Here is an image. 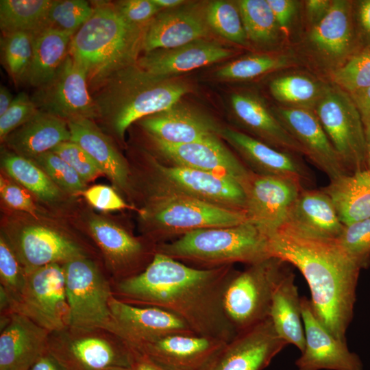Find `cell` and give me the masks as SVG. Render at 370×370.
Returning <instances> with one entry per match:
<instances>
[{"mask_svg":"<svg viewBox=\"0 0 370 370\" xmlns=\"http://www.w3.org/2000/svg\"><path fill=\"white\" fill-rule=\"evenodd\" d=\"M231 265L195 268L156 251L140 273L112 282L113 295L126 303L164 309L199 336L229 342L238 334L224 309Z\"/></svg>","mask_w":370,"mask_h":370,"instance_id":"6da1fadb","label":"cell"},{"mask_svg":"<svg viewBox=\"0 0 370 370\" xmlns=\"http://www.w3.org/2000/svg\"><path fill=\"white\" fill-rule=\"evenodd\" d=\"M267 238L270 256L294 266L304 275L318 319L334 337L346 341L362 269L336 239L306 236L283 227Z\"/></svg>","mask_w":370,"mask_h":370,"instance_id":"7a4b0ae2","label":"cell"},{"mask_svg":"<svg viewBox=\"0 0 370 370\" xmlns=\"http://www.w3.org/2000/svg\"><path fill=\"white\" fill-rule=\"evenodd\" d=\"M92 4V16L73 34L69 50L86 73L90 90L112 73L136 63L148 25L129 23L112 3Z\"/></svg>","mask_w":370,"mask_h":370,"instance_id":"3957f363","label":"cell"},{"mask_svg":"<svg viewBox=\"0 0 370 370\" xmlns=\"http://www.w3.org/2000/svg\"><path fill=\"white\" fill-rule=\"evenodd\" d=\"M188 91L184 83L147 76L134 63L110 75L91 95L97 118L123 138L134 122L171 108Z\"/></svg>","mask_w":370,"mask_h":370,"instance_id":"277c9868","label":"cell"},{"mask_svg":"<svg viewBox=\"0 0 370 370\" xmlns=\"http://www.w3.org/2000/svg\"><path fill=\"white\" fill-rule=\"evenodd\" d=\"M156 251L212 268L234 262L251 264L271 256L267 236L248 221L233 226L190 231L158 246Z\"/></svg>","mask_w":370,"mask_h":370,"instance_id":"5b68a950","label":"cell"},{"mask_svg":"<svg viewBox=\"0 0 370 370\" xmlns=\"http://www.w3.org/2000/svg\"><path fill=\"white\" fill-rule=\"evenodd\" d=\"M288 264L270 256L234 272L225 291L223 306L238 332L269 317L273 290Z\"/></svg>","mask_w":370,"mask_h":370,"instance_id":"8992f818","label":"cell"},{"mask_svg":"<svg viewBox=\"0 0 370 370\" xmlns=\"http://www.w3.org/2000/svg\"><path fill=\"white\" fill-rule=\"evenodd\" d=\"M69 327L79 330H103L112 334L113 319L109 301L113 295L112 283L88 257L78 258L62 264Z\"/></svg>","mask_w":370,"mask_h":370,"instance_id":"52a82bcc","label":"cell"},{"mask_svg":"<svg viewBox=\"0 0 370 370\" xmlns=\"http://www.w3.org/2000/svg\"><path fill=\"white\" fill-rule=\"evenodd\" d=\"M48 351L66 370H103L132 367L136 353L123 340L103 330L71 328L50 333Z\"/></svg>","mask_w":370,"mask_h":370,"instance_id":"ba28073f","label":"cell"},{"mask_svg":"<svg viewBox=\"0 0 370 370\" xmlns=\"http://www.w3.org/2000/svg\"><path fill=\"white\" fill-rule=\"evenodd\" d=\"M314 111L348 172L367 169L365 126L349 95L326 87Z\"/></svg>","mask_w":370,"mask_h":370,"instance_id":"9c48e42d","label":"cell"},{"mask_svg":"<svg viewBox=\"0 0 370 370\" xmlns=\"http://www.w3.org/2000/svg\"><path fill=\"white\" fill-rule=\"evenodd\" d=\"M25 272L23 288L10 313L23 314L51 333L68 327L70 312L62 264H49Z\"/></svg>","mask_w":370,"mask_h":370,"instance_id":"30bf717a","label":"cell"},{"mask_svg":"<svg viewBox=\"0 0 370 370\" xmlns=\"http://www.w3.org/2000/svg\"><path fill=\"white\" fill-rule=\"evenodd\" d=\"M150 213L156 225L168 234L233 226L248 221L245 211L217 205L174 190L158 197Z\"/></svg>","mask_w":370,"mask_h":370,"instance_id":"8fae6325","label":"cell"},{"mask_svg":"<svg viewBox=\"0 0 370 370\" xmlns=\"http://www.w3.org/2000/svg\"><path fill=\"white\" fill-rule=\"evenodd\" d=\"M86 74L68 54L54 77L31 97L39 111L69 121L97 118Z\"/></svg>","mask_w":370,"mask_h":370,"instance_id":"7c38bea8","label":"cell"},{"mask_svg":"<svg viewBox=\"0 0 370 370\" xmlns=\"http://www.w3.org/2000/svg\"><path fill=\"white\" fill-rule=\"evenodd\" d=\"M241 184L246 197L247 220L267 236L282 226L291 206L304 188L296 180L251 170Z\"/></svg>","mask_w":370,"mask_h":370,"instance_id":"4fadbf2b","label":"cell"},{"mask_svg":"<svg viewBox=\"0 0 370 370\" xmlns=\"http://www.w3.org/2000/svg\"><path fill=\"white\" fill-rule=\"evenodd\" d=\"M113 319L112 334L136 353L145 344L176 334H195L177 315L153 306L132 305L114 295L109 301Z\"/></svg>","mask_w":370,"mask_h":370,"instance_id":"5bb4252c","label":"cell"},{"mask_svg":"<svg viewBox=\"0 0 370 370\" xmlns=\"http://www.w3.org/2000/svg\"><path fill=\"white\" fill-rule=\"evenodd\" d=\"M305 347L296 360L298 370H362L359 356L346 341L334 337L314 313L310 300L301 298Z\"/></svg>","mask_w":370,"mask_h":370,"instance_id":"9a60e30c","label":"cell"},{"mask_svg":"<svg viewBox=\"0 0 370 370\" xmlns=\"http://www.w3.org/2000/svg\"><path fill=\"white\" fill-rule=\"evenodd\" d=\"M227 343L197 334H176L145 344L136 353L165 370H209Z\"/></svg>","mask_w":370,"mask_h":370,"instance_id":"2e32d148","label":"cell"},{"mask_svg":"<svg viewBox=\"0 0 370 370\" xmlns=\"http://www.w3.org/2000/svg\"><path fill=\"white\" fill-rule=\"evenodd\" d=\"M25 270L47 264H63L88 257L86 249L75 240L53 228L27 225L5 236Z\"/></svg>","mask_w":370,"mask_h":370,"instance_id":"e0dca14e","label":"cell"},{"mask_svg":"<svg viewBox=\"0 0 370 370\" xmlns=\"http://www.w3.org/2000/svg\"><path fill=\"white\" fill-rule=\"evenodd\" d=\"M274 114L301 147L304 155L330 180L349 173L313 110L281 107Z\"/></svg>","mask_w":370,"mask_h":370,"instance_id":"ac0fdd59","label":"cell"},{"mask_svg":"<svg viewBox=\"0 0 370 370\" xmlns=\"http://www.w3.org/2000/svg\"><path fill=\"white\" fill-rule=\"evenodd\" d=\"M287 345L268 317L238 332L209 370H263Z\"/></svg>","mask_w":370,"mask_h":370,"instance_id":"d6986e66","label":"cell"},{"mask_svg":"<svg viewBox=\"0 0 370 370\" xmlns=\"http://www.w3.org/2000/svg\"><path fill=\"white\" fill-rule=\"evenodd\" d=\"M159 174L175 191L223 207L245 211L246 197L236 180L179 166L155 163Z\"/></svg>","mask_w":370,"mask_h":370,"instance_id":"ffe728a7","label":"cell"},{"mask_svg":"<svg viewBox=\"0 0 370 370\" xmlns=\"http://www.w3.org/2000/svg\"><path fill=\"white\" fill-rule=\"evenodd\" d=\"M153 140L158 151L175 166L231 177L240 184L249 171L223 145L217 135L182 145Z\"/></svg>","mask_w":370,"mask_h":370,"instance_id":"44dd1931","label":"cell"},{"mask_svg":"<svg viewBox=\"0 0 370 370\" xmlns=\"http://www.w3.org/2000/svg\"><path fill=\"white\" fill-rule=\"evenodd\" d=\"M221 133L254 169L252 171L292 179L304 188L312 185V174L298 155L274 148L240 131L225 128Z\"/></svg>","mask_w":370,"mask_h":370,"instance_id":"7402d4cb","label":"cell"},{"mask_svg":"<svg viewBox=\"0 0 370 370\" xmlns=\"http://www.w3.org/2000/svg\"><path fill=\"white\" fill-rule=\"evenodd\" d=\"M232 54L233 51L218 43L201 39L179 47L146 52L135 64L147 76L164 80L169 76L221 61Z\"/></svg>","mask_w":370,"mask_h":370,"instance_id":"603a6c76","label":"cell"},{"mask_svg":"<svg viewBox=\"0 0 370 370\" xmlns=\"http://www.w3.org/2000/svg\"><path fill=\"white\" fill-rule=\"evenodd\" d=\"M282 227L306 236L337 239L345 225L330 197L322 189L303 188Z\"/></svg>","mask_w":370,"mask_h":370,"instance_id":"cb8c5ba5","label":"cell"},{"mask_svg":"<svg viewBox=\"0 0 370 370\" xmlns=\"http://www.w3.org/2000/svg\"><path fill=\"white\" fill-rule=\"evenodd\" d=\"M50 333L23 314H10L1 330L0 369L28 370L47 350Z\"/></svg>","mask_w":370,"mask_h":370,"instance_id":"d4e9b609","label":"cell"},{"mask_svg":"<svg viewBox=\"0 0 370 370\" xmlns=\"http://www.w3.org/2000/svg\"><path fill=\"white\" fill-rule=\"evenodd\" d=\"M308 39L315 50L332 60L349 58L360 49L357 47L352 3L332 1L327 14L313 25Z\"/></svg>","mask_w":370,"mask_h":370,"instance_id":"484cf974","label":"cell"},{"mask_svg":"<svg viewBox=\"0 0 370 370\" xmlns=\"http://www.w3.org/2000/svg\"><path fill=\"white\" fill-rule=\"evenodd\" d=\"M208 32L206 19L195 8L162 12L147 25L143 49L146 52L179 47L203 39Z\"/></svg>","mask_w":370,"mask_h":370,"instance_id":"4316f807","label":"cell"},{"mask_svg":"<svg viewBox=\"0 0 370 370\" xmlns=\"http://www.w3.org/2000/svg\"><path fill=\"white\" fill-rule=\"evenodd\" d=\"M140 124L152 139L169 145L196 142L217 135L219 131L211 119L177 104L141 119Z\"/></svg>","mask_w":370,"mask_h":370,"instance_id":"83f0119b","label":"cell"},{"mask_svg":"<svg viewBox=\"0 0 370 370\" xmlns=\"http://www.w3.org/2000/svg\"><path fill=\"white\" fill-rule=\"evenodd\" d=\"M89 230L114 280L139 273L138 266L146 252L141 241L119 225L101 218L92 219Z\"/></svg>","mask_w":370,"mask_h":370,"instance_id":"f1b7e54d","label":"cell"},{"mask_svg":"<svg viewBox=\"0 0 370 370\" xmlns=\"http://www.w3.org/2000/svg\"><path fill=\"white\" fill-rule=\"evenodd\" d=\"M231 105L240 122L262 142L284 151L304 154L299 144L259 98L247 93H234Z\"/></svg>","mask_w":370,"mask_h":370,"instance_id":"f546056e","label":"cell"},{"mask_svg":"<svg viewBox=\"0 0 370 370\" xmlns=\"http://www.w3.org/2000/svg\"><path fill=\"white\" fill-rule=\"evenodd\" d=\"M70 140L71 133L66 121L38 111L3 141L16 154L34 160L60 143Z\"/></svg>","mask_w":370,"mask_h":370,"instance_id":"4dcf8cb0","label":"cell"},{"mask_svg":"<svg viewBox=\"0 0 370 370\" xmlns=\"http://www.w3.org/2000/svg\"><path fill=\"white\" fill-rule=\"evenodd\" d=\"M71 140L83 148L102 173L118 188L127 186L128 169L122 156L92 119L82 118L67 121Z\"/></svg>","mask_w":370,"mask_h":370,"instance_id":"1f68e13d","label":"cell"},{"mask_svg":"<svg viewBox=\"0 0 370 370\" xmlns=\"http://www.w3.org/2000/svg\"><path fill=\"white\" fill-rule=\"evenodd\" d=\"M297 290L295 274L288 267L273 290L269 317L278 335L302 352L305 347V334L301 297Z\"/></svg>","mask_w":370,"mask_h":370,"instance_id":"d6a6232c","label":"cell"},{"mask_svg":"<svg viewBox=\"0 0 370 370\" xmlns=\"http://www.w3.org/2000/svg\"><path fill=\"white\" fill-rule=\"evenodd\" d=\"M33 53L23 83L36 88L54 77L69 54L73 34L51 27L33 32Z\"/></svg>","mask_w":370,"mask_h":370,"instance_id":"836d02e7","label":"cell"},{"mask_svg":"<svg viewBox=\"0 0 370 370\" xmlns=\"http://www.w3.org/2000/svg\"><path fill=\"white\" fill-rule=\"evenodd\" d=\"M330 198L345 225L370 217V171L343 174L321 188Z\"/></svg>","mask_w":370,"mask_h":370,"instance_id":"e575fe53","label":"cell"},{"mask_svg":"<svg viewBox=\"0 0 370 370\" xmlns=\"http://www.w3.org/2000/svg\"><path fill=\"white\" fill-rule=\"evenodd\" d=\"M53 0H1L0 27L4 34L35 32L47 26Z\"/></svg>","mask_w":370,"mask_h":370,"instance_id":"d590c367","label":"cell"},{"mask_svg":"<svg viewBox=\"0 0 370 370\" xmlns=\"http://www.w3.org/2000/svg\"><path fill=\"white\" fill-rule=\"evenodd\" d=\"M1 164L10 176L38 198L52 201L60 197L58 186L34 160L5 152L1 157Z\"/></svg>","mask_w":370,"mask_h":370,"instance_id":"8d00e7d4","label":"cell"},{"mask_svg":"<svg viewBox=\"0 0 370 370\" xmlns=\"http://www.w3.org/2000/svg\"><path fill=\"white\" fill-rule=\"evenodd\" d=\"M326 87L301 75H288L272 80L269 89L272 96L288 107L312 110Z\"/></svg>","mask_w":370,"mask_h":370,"instance_id":"74e56055","label":"cell"},{"mask_svg":"<svg viewBox=\"0 0 370 370\" xmlns=\"http://www.w3.org/2000/svg\"><path fill=\"white\" fill-rule=\"evenodd\" d=\"M237 5L248 40L260 45L275 41L279 27L267 0H241Z\"/></svg>","mask_w":370,"mask_h":370,"instance_id":"f35d334b","label":"cell"},{"mask_svg":"<svg viewBox=\"0 0 370 370\" xmlns=\"http://www.w3.org/2000/svg\"><path fill=\"white\" fill-rule=\"evenodd\" d=\"M2 64L12 80L23 83L33 53V34L27 32L4 34L1 38Z\"/></svg>","mask_w":370,"mask_h":370,"instance_id":"ab89813d","label":"cell"},{"mask_svg":"<svg viewBox=\"0 0 370 370\" xmlns=\"http://www.w3.org/2000/svg\"><path fill=\"white\" fill-rule=\"evenodd\" d=\"M207 23L225 39L245 45L247 37L237 5L227 1H213L206 9Z\"/></svg>","mask_w":370,"mask_h":370,"instance_id":"60d3db41","label":"cell"},{"mask_svg":"<svg viewBox=\"0 0 370 370\" xmlns=\"http://www.w3.org/2000/svg\"><path fill=\"white\" fill-rule=\"evenodd\" d=\"M284 56L254 55L234 60L221 68L217 76L226 79L247 80L286 66Z\"/></svg>","mask_w":370,"mask_h":370,"instance_id":"b9f144b4","label":"cell"},{"mask_svg":"<svg viewBox=\"0 0 370 370\" xmlns=\"http://www.w3.org/2000/svg\"><path fill=\"white\" fill-rule=\"evenodd\" d=\"M331 77L349 95L370 87V49L357 51L334 70Z\"/></svg>","mask_w":370,"mask_h":370,"instance_id":"7bdbcfd3","label":"cell"},{"mask_svg":"<svg viewBox=\"0 0 370 370\" xmlns=\"http://www.w3.org/2000/svg\"><path fill=\"white\" fill-rule=\"evenodd\" d=\"M92 3L84 0H53L46 27L74 34L93 14Z\"/></svg>","mask_w":370,"mask_h":370,"instance_id":"ee69618b","label":"cell"},{"mask_svg":"<svg viewBox=\"0 0 370 370\" xmlns=\"http://www.w3.org/2000/svg\"><path fill=\"white\" fill-rule=\"evenodd\" d=\"M26 272L7 237H0V289L9 301V314L12 306L18 299L25 282Z\"/></svg>","mask_w":370,"mask_h":370,"instance_id":"f6af8a7d","label":"cell"},{"mask_svg":"<svg viewBox=\"0 0 370 370\" xmlns=\"http://www.w3.org/2000/svg\"><path fill=\"white\" fill-rule=\"evenodd\" d=\"M336 241L362 269L370 265V217L345 225Z\"/></svg>","mask_w":370,"mask_h":370,"instance_id":"bcb514c9","label":"cell"},{"mask_svg":"<svg viewBox=\"0 0 370 370\" xmlns=\"http://www.w3.org/2000/svg\"><path fill=\"white\" fill-rule=\"evenodd\" d=\"M32 160L57 186L71 193L83 191L84 182L80 176L67 162L53 151L42 153Z\"/></svg>","mask_w":370,"mask_h":370,"instance_id":"7dc6e473","label":"cell"},{"mask_svg":"<svg viewBox=\"0 0 370 370\" xmlns=\"http://www.w3.org/2000/svg\"><path fill=\"white\" fill-rule=\"evenodd\" d=\"M51 151L67 162L84 182L92 180L102 173L90 155L73 142L62 143L53 148Z\"/></svg>","mask_w":370,"mask_h":370,"instance_id":"c3c4849f","label":"cell"},{"mask_svg":"<svg viewBox=\"0 0 370 370\" xmlns=\"http://www.w3.org/2000/svg\"><path fill=\"white\" fill-rule=\"evenodd\" d=\"M32 98L25 92H19L8 110L0 116V138H5L14 130L32 118L38 112Z\"/></svg>","mask_w":370,"mask_h":370,"instance_id":"681fc988","label":"cell"},{"mask_svg":"<svg viewBox=\"0 0 370 370\" xmlns=\"http://www.w3.org/2000/svg\"><path fill=\"white\" fill-rule=\"evenodd\" d=\"M112 5L127 21L138 25L148 24L160 10L152 0H124Z\"/></svg>","mask_w":370,"mask_h":370,"instance_id":"f907efd6","label":"cell"},{"mask_svg":"<svg viewBox=\"0 0 370 370\" xmlns=\"http://www.w3.org/2000/svg\"><path fill=\"white\" fill-rule=\"evenodd\" d=\"M86 200L95 208L112 211L128 208L125 201L110 187L105 185H96L84 191Z\"/></svg>","mask_w":370,"mask_h":370,"instance_id":"816d5d0a","label":"cell"},{"mask_svg":"<svg viewBox=\"0 0 370 370\" xmlns=\"http://www.w3.org/2000/svg\"><path fill=\"white\" fill-rule=\"evenodd\" d=\"M0 193L4 202L10 208L35 214L36 208L31 196L21 187L6 180L2 175L0 179Z\"/></svg>","mask_w":370,"mask_h":370,"instance_id":"f5cc1de1","label":"cell"},{"mask_svg":"<svg viewBox=\"0 0 370 370\" xmlns=\"http://www.w3.org/2000/svg\"><path fill=\"white\" fill-rule=\"evenodd\" d=\"M354 21L359 44L370 49V0H362L353 6Z\"/></svg>","mask_w":370,"mask_h":370,"instance_id":"db71d44e","label":"cell"},{"mask_svg":"<svg viewBox=\"0 0 370 370\" xmlns=\"http://www.w3.org/2000/svg\"><path fill=\"white\" fill-rule=\"evenodd\" d=\"M279 29L286 32L295 16L297 2L293 0H267Z\"/></svg>","mask_w":370,"mask_h":370,"instance_id":"11a10c76","label":"cell"},{"mask_svg":"<svg viewBox=\"0 0 370 370\" xmlns=\"http://www.w3.org/2000/svg\"><path fill=\"white\" fill-rule=\"evenodd\" d=\"M364 125H370V87L349 94Z\"/></svg>","mask_w":370,"mask_h":370,"instance_id":"9f6ffc18","label":"cell"},{"mask_svg":"<svg viewBox=\"0 0 370 370\" xmlns=\"http://www.w3.org/2000/svg\"><path fill=\"white\" fill-rule=\"evenodd\" d=\"M332 1L308 0L306 2L308 18L312 25L318 23L328 12Z\"/></svg>","mask_w":370,"mask_h":370,"instance_id":"6f0895ef","label":"cell"},{"mask_svg":"<svg viewBox=\"0 0 370 370\" xmlns=\"http://www.w3.org/2000/svg\"><path fill=\"white\" fill-rule=\"evenodd\" d=\"M28 370H66L61 363L48 351L42 353Z\"/></svg>","mask_w":370,"mask_h":370,"instance_id":"680465c9","label":"cell"},{"mask_svg":"<svg viewBox=\"0 0 370 370\" xmlns=\"http://www.w3.org/2000/svg\"><path fill=\"white\" fill-rule=\"evenodd\" d=\"M134 367L135 370H165L157 366L145 356L136 353Z\"/></svg>","mask_w":370,"mask_h":370,"instance_id":"91938a15","label":"cell"},{"mask_svg":"<svg viewBox=\"0 0 370 370\" xmlns=\"http://www.w3.org/2000/svg\"><path fill=\"white\" fill-rule=\"evenodd\" d=\"M14 98L10 90L4 86L0 87V116H2L10 106Z\"/></svg>","mask_w":370,"mask_h":370,"instance_id":"94428289","label":"cell"},{"mask_svg":"<svg viewBox=\"0 0 370 370\" xmlns=\"http://www.w3.org/2000/svg\"><path fill=\"white\" fill-rule=\"evenodd\" d=\"M153 2L161 8H172L184 3L182 0H152Z\"/></svg>","mask_w":370,"mask_h":370,"instance_id":"6125c7cd","label":"cell"},{"mask_svg":"<svg viewBox=\"0 0 370 370\" xmlns=\"http://www.w3.org/2000/svg\"><path fill=\"white\" fill-rule=\"evenodd\" d=\"M365 126L367 169L370 171V125Z\"/></svg>","mask_w":370,"mask_h":370,"instance_id":"be15d7a7","label":"cell"},{"mask_svg":"<svg viewBox=\"0 0 370 370\" xmlns=\"http://www.w3.org/2000/svg\"><path fill=\"white\" fill-rule=\"evenodd\" d=\"M103 370H135L134 365L132 367H112Z\"/></svg>","mask_w":370,"mask_h":370,"instance_id":"e7e4bbea","label":"cell"},{"mask_svg":"<svg viewBox=\"0 0 370 370\" xmlns=\"http://www.w3.org/2000/svg\"><path fill=\"white\" fill-rule=\"evenodd\" d=\"M0 370H14V369H0Z\"/></svg>","mask_w":370,"mask_h":370,"instance_id":"03108f58","label":"cell"}]
</instances>
